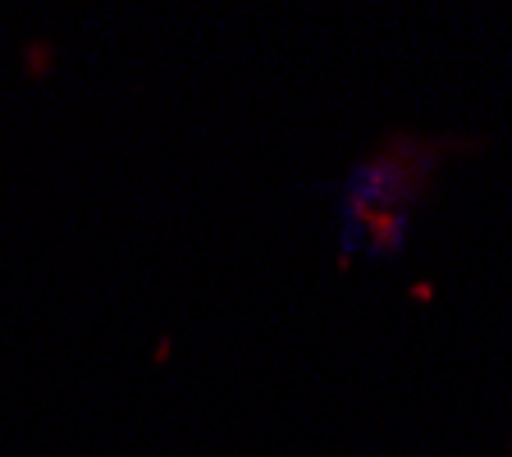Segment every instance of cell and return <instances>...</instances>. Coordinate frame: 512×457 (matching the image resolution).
Masks as SVG:
<instances>
[{
  "mask_svg": "<svg viewBox=\"0 0 512 457\" xmlns=\"http://www.w3.org/2000/svg\"><path fill=\"white\" fill-rule=\"evenodd\" d=\"M467 142H421L412 133H389L375 156L357 160V170L343 183V229L348 247L366 252H398L407 238V215L426 197L444 151H458Z\"/></svg>",
  "mask_w": 512,
  "mask_h": 457,
  "instance_id": "cell-1",
  "label": "cell"
}]
</instances>
